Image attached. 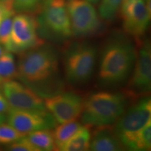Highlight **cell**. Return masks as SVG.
I'll use <instances>...</instances> for the list:
<instances>
[{"label":"cell","instance_id":"cell-29","mask_svg":"<svg viewBox=\"0 0 151 151\" xmlns=\"http://www.w3.org/2000/svg\"><path fill=\"white\" fill-rule=\"evenodd\" d=\"M1 1H4V2H6V3L11 4L14 5V0H1Z\"/></svg>","mask_w":151,"mask_h":151},{"label":"cell","instance_id":"cell-15","mask_svg":"<svg viewBox=\"0 0 151 151\" xmlns=\"http://www.w3.org/2000/svg\"><path fill=\"white\" fill-rule=\"evenodd\" d=\"M124 148L129 150L146 151L151 148V120L137 132L120 139Z\"/></svg>","mask_w":151,"mask_h":151},{"label":"cell","instance_id":"cell-9","mask_svg":"<svg viewBox=\"0 0 151 151\" xmlns=\"http://www.w3.org/2000/svg\"><path fill=\"white\" fill-rule=\"evenodd\" d=\"M124 31L137 42H142L150 24V0H137L121 7Z\"/></svg>","mask_w":151,"mask_h":151},{"label":"cell","instance_id":"cell-19","mask_svg":"<svg viewBox=\"0 0 151 151\" xmlns=\"http://www.w3.org/2000/svg\"><path fill=\"white\" fill-rule=\"evenodd\" d=\"M17 70L14 56L11 52L4 50L0 56V78L5 81L16 78Z\"/></svg>","mask_w":151,"mask_h":151},{"label":"cell","instance_id":"cell-8","mask_svg":"<svg viewBox=\"0 0 151 151\" xmlns=\"http://www.w3.org/2000/svg\"><path fill=\"white\" fill-rule=\"evenodd\" d=\"M134 66V69L125 88L126 94L135 99L146 97L151 89V49L148 41L141 43Z\"/></svg>","mask_w":151,"mask_h":151},{"label":"cell","instance_id":"cell-22","mask_svg":"<svg viewBox=\"0 0 151 151\" xmlns=\"http://www.w3.org/2000/svg\"><path fill=\"white\" fill-rule=\"evenodd\" d=\"M13 16H14L6 17L0 22V45L4 46L5 50H6L10 43Z\"/></svg>","mask_w":151,"mask_h":151},{"label":"cell","instance_id":"cell-21","mask_svg":"<svg viewBox=\"0 0 151 151\" xmlns=\"http://www.w3.org/2000/svg\"><path fill=\"white\" fill-rule=\"evenodd\" d=\"M26 136L27 134L19 132L9 123L0 124V145L14 143Z\"/></svg>","mask_w":151,"mask_h":151},{"label":"cell","instance_id":"cell-17","mask_svg":"<svg viewBox=\"0 0 151 151\" xmlns=\"http://www.w3.org/2000/svg\"><path fill=\"white\" fill-rule=\"evenodd\" d=\"M91 137L89 127L85 125L68 141L62 150L85 151L89 150Z\"/></svg>","mask_w":151,"mask_h":151},{"label":"cell","instance_id":"cell-11","mask_svg":"<svg viewBox=\"0 0 151 151\" xmlns=\"http://www.w3.org/2000/svg\"><path fill=\"white\" fill-rule=\"evenodd\" d=\"M7 121L10 125L22 133L41 129H52L58 122L48 110H20L11 109Z\"/></svg>","mask_w":151,"mask_h":151},{"label":"cell","instance_id":"cell-16","mask_svg":"<svg viewBox=\"0 0 151 151\" xmlns=\"http://www.w3.org/2000/svg\"><path fill=\"white\" fill-rule=\"evenodd\" d=\"M83 127V125L82 124L76 121L65 122L59 126L57 125L54 128V131H52L56 150H62L68 141Z\"/></svg>","mask_w":151,"mask_h":151},{"label":"cell","instance_id":"cell-7","mask_svg":"<svg viewBox=\"0 0 151 151\" xmlns=\"http://www.w3.org/2000/svg\"><path fill=\"white\" fill-rule=\"evenodd\" d=\"M67 6L73 36L83 38L98 32L101 22L91 3L86 0H68Z\"/></svg>","mask_w":151,"mask_h":151},{"label":"cell","instance_id":"cell-24","mask_svg":"<svg viewBox=\"0 0 151 151\" xmlns=\"http://www.w3.org/2000/svg\"><path fill=\"white\" fill-rule=\"evenodd\" d=\"M10 144L7 148L11 151H41L40 149L35 146L26 137Z\"/></svg>","mask_w":151,"mask_h":151},{"label":"cell","instance_id":"cell-23","mask_svg":"<svg viewBox=\"0 0 151 151\" xmlns=\"http://www.w3.org/2000/svg\"><path fill=\"white\" fill-rule=\"evenodd\" d=\"M43 0H14V9L19 13H29L39 9Z\"/></svg>","mask_w":151,"mask_h":151},{"label":"cell","instance_id":"cell-10","mask_svg":"<svg viewBox=\"0 0 151 151\" xmlns=\"http://www.w3.org/2000/svg\"><path fill=\"white\" fill-rule=\"evenodd\" d=\"M43 100L46 109L60 124L76 121L81 117L84 104L83 98L73 92H59Z\"/></svg>","mask_w":151,"mask_h":151},{"label":"cell","instance_id":"cell-12","mask_svg":"<svg viewBox=\"0 0 151 151\" xmlns=\"http://www.w3.org/2000/svg\"><path fill=\"white\" fill-rule=\"evenodd\" d=\"M150 120L151 99L148 96H146L141 97L126 112L124 111L113 128L119 139H120L137 132Z\"/></svg>","mask_w":151,"mask_h":151},{"label":"cell","instance_id":"cell-4","mask_svg":"<svg viewBox=\"0 0 151 151\" xmlns=\"http://www.w3.org/2000/svg\"><path fill=\"white\" fill-rule=\"evenodd\" d=\"M37 20L42 37L64 41L73 36L65 0H43Z\"/></svg>","mask_w":151,"mask_h":151},{"label":"cell","instance_id":"cell-6","mask_svg":"<svg viewBox=\"0 0 151 151\" xmlns=\"http://www.w3.org/2000/svg\"><path fill=\"white\" fill-rule=\"evenodd\" d=\"M43 43L39 35L37 19L23 13L13 18L11 41L6 50L20 53Z\"/></svg>","mask_w":151,"mask_h":151},{"label":"cell","instance_id":"cell-3","mask_svg":"<svg viewBox=\"0 0 151 151\" xmlns=\"http://www.w3.org/2000/svg\"><path fill=\"white\" fill-rule=\"evenodd\" d=\"M126 96L122 93L99 92L84 101L81 120L87 127L111 125L125 111Z\"/></svg>","mask_w":151,"mask_h":151},{"label":"cell","instance_id":"cell-18","mask_svg":"<svg viewBox=\"0 0 151 151\" xmlns=\"http://www.w3.org/2000/svg\"><path fill=\"white\" fill-rule=\"evenodd\" d=\"M26 137L40 150H56L53 132L51 129H41L28 133Z\"/></svg>","mask_w":151,"mask_h":151},{"label":"cell","instance_id":"cell-30","mask_svg":"<svg viewBox=\"0 0 151 151\" xmlns=\"http://www.w3.org/2000/svg\"><path fill=\"white\" fill-rule=\"evenodd\" d=\"M86 1H89L91 4H97V2H99V0H86Z\"/></svg>","mask_w":151,"mask_h":151},{"label":"cell","instance_id":"cell-5","mask_svg":"<svg viewBox=\"0 0 151 151\" xmlns=\"http://www.w3.org/2000/svg\"><path fill=\"white\" fill-rule=\"evenodd\" d=\"M97 60V50L87 42H74L66 49L64 55L65 76L71 84L85 83L93 73Z\"/></svg>","mask_w":151,"mask_h":151},{"label":"cell","instance_id":"cell-25","mask_svg":"<svg viewBox=\"0 0 151 151\" xmlns=\"http://www.w3.org/2000/svg\"><path fill=\"white\" fill-rule=\"evenodd\" d=\"M14 5L6 3L0 0V22L9 16H14L15 14Z\"/></svg>","mask_w":151,"mask_h":151},{"label":"cell","instance_id":"cell-28","mask_svg":"<svg viewBox=\"0 0 151 151\" xmlns=\"http://www.w3.org/2000/svg\"><path fill=\"white\" fill-rule=\"evenodd\" d=\"M6 120V116L4 113H0V124L4 122Z\"/></svg>","mask_w":151,"mask_h":151},{"label":"cell","instance_id":"cell-32","mask_svg":"<svg viewBox=\"0 0 151 151\" xmlns=\"http://www.w3.org/2000/svg\"><path fill=\"white\" fill-rule=\"evenodd\" d=\"M3 83V81H2V80H1V78H0V84H1V83Z\"/></svg>","mask_w":151,"mask_h":151},{"label":"cell","instance_id":"cell-14","mask_svg":"<svg viewBox=\"0 0 151 151\" xmlns=\"http://www.w3.org/2000/svg\"><path fill=\"white\" fill-rule=\"evenodd\" d=\"M93 151H119L124 147L111 125L96 127L90 141V149Z\"/></svg>","mask_w":151,"mask_h":151},{"label":"cell","instance_id":"cell-1","mask_svg":"<svg viewBox=\"0 0 151 151\" xmlns=\"http://www.w3.org/2000/svg\"><path fill=\"white\" fill-rule=\"evenodd\" d=\"M16 70V78L42 98L59 93L62 90L58 54L50 45L43 43L20 52Z\"/></svg>","mask_w":151,"mask_h":151},{"label":"cell","instance_id":"cell-26","mask_svg":"<svg viewBox=\"0 0 151 151\" xmlns=\"http://www.w3.org/2000/svg\"><path fill=\"white\" fill-rule=\"evenodd\" d=\"M11 106L5 97L4 94L0 92V113H8L11 109Z\"/></svg>","mask_w":151,"mask_h":151},{"label":"cell","instance_id":"cell-27","mask_svg":"<svg viewBox=\"0 0 151 151\" xmlns=\"http://www.w3.org/2000/svg\"><path fill=\"white\" fill-rule=\"evenodd\" d=\"M137 1V0H123V1H122V4H121V6L120 7H123V6H124L129 4L133 2V1Z\"/></svg>","mask_w":151,"mask_h":151},{"label":"cell","instance_id":"cell-2","mask_svg":"<svg viewBox=\"0 0 151 151\" xmlns=\"http://www.w3.org/2000/svg\"><path fill=\"white\" fill-rule=\"evenodd\" d=\"M137 52L131 41L118 36L106 43L99 62V80L104 86H116L123 82L134 65Z\"/></svg>","mask_w":151,"mask_h":151},{"label":"cell","instance_id":"cell-20","mask_svg":"<svg viewBox=\"0 0 151 151\" xmlns=\"http://www.w3.org/2000/svg\"><path fill=\"white\" fill-rule=\"evenodd\" d=\"M122 1L123 0H101L99 8V16L104 20H113L121 6Z\"/></svg>","mask_w":151,"mask_h":151},{"label":"cell","instance_id":"cell-31","mask_svg":"<svg viewBox=\"0 0 151 151\" xmlns=\"http://www.w3.org/2000/svg\"><path fill=\"white\" fill-rule=\"evenodd\" d=\"M4 51V50L2 46H1V45H0V56H1V55L3 53Z\"/></svg>","mask_w":151,"mask_h":151},{"label":"cell","instance_id":"cell-13","mask_svg":"<svg viewBox=\"0 0 151 151\" xmlns=\"http://www.w3.org/2000/svg\"><path fill=\"white\" fill-rule=\"evenodd\" d=\"M3 94L11 109L47 110L43 98L31 88L14 80L3 83Z\"/></svg>","mask_w":151,"mask_h":151}]
</instances>
